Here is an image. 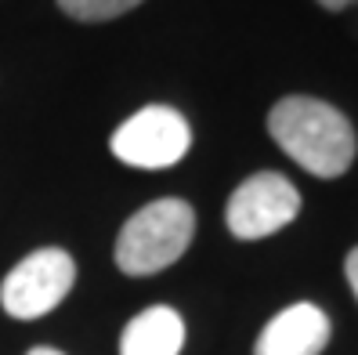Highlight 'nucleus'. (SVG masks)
Here are the masks:
<instances>
[{
    "label": "nucleus",
    "instance_id": "nucleus-1",
    "mask_svg": "<svg viewBox=\"0 0 358 355\" xmlns=\"http://www.w3.org/2000/svg\"><path fill=\"white\" fill-rule=\"evenodd\" d=\"M268 134L293 163H301L315 178H341L358 149L351 120L329 102L308 95L275 102L268 113Z\"/></svg>",
    "mask_w": 358,
    "mask_h": 355
},
{
    "label": "nucleus",
    "instance_id": "nucleus-2",
    "mask_svg": "<svg viewBox=\"0 0 358 355\" xmlns=\"http://www.w3.org/2000/svg\"><path fill=\"white\" fill-rule=\"evenodd\" d=\"M196 236V211L178 196L156 200L120 228L116 265L127 276H156L171 268Z\"/></svg>",
    "mask_w": 358,
    "mask_h": 355
},
{
    "label": "nucleus",
    "instance_id": "nucleus-3",
    "mask_svg": "<svg viewBox=\"0 0 358 355\" xmlns=\"http://www.w3.org/2000/svg\"><path fill=\"white\" fill-rule=\"evenodd\" d=\"M76 283V265L66 250L44 246L22 258L0 283V305L15 319H40L66 301Z\"/></svg>",
    "mask_w": 358,
    "mask_h": 355
},
{
    "label": "nucleus",
    "instance_id": "nucleus-4",
    "mask_svg": "<svg viewBox=\"0 0 358 355\" xmlns=\"http://www.w3.org/2000/svg\"><path fill=\"white\" fill-rule=\"evenodd\" d=\"M192 145V127L188 120L171 106H145L127 123H120L109 149L116 160L141 171H163L185 160Z\"/></svg>",
    "mask_w": 358,
    "mask_h": 355
},
{
    "label": "nucleus",
    "instance_id": "nucleus-5",
    "mask_svg": "<svg viewBox=\"0 0 358 355\" xmlns=\"http://www.w3.org/2000/svg\"><path fill=\"white\" fill-rule=\"evenodd\" d=\"M297 214H301V193L293 189L289 178H282L275 171L250 174L239 189L231 193V200L224 207L228 232L236 239L275 236L279 228H286Z\"/></svg>",
    "mask_w": 358,
    "mask_h": 355
},
{
    "label": "nucleus",
    "instance_id": "nucleus-6",
    "mask_svg": "<svg viewBox=\"0 0 358 355\" xmlns=\"http://www.w3.org/2000/svg\"><path fill=\"white\" fill-rule=\"evenodd\" d=\"M329 344V319L319 305H289L271 319L254 344V355H322Z\"/></svg>",
    "mask_w": 358,
    "mask_h": 355
},
{
    "label": "nucleus",
    "instance_id": "nucleus-7",
    "mask_svg": "<svg viewBox=\"0 0 358 355\" xmlns=\"http://www.w3.org/2000/svg\"><path fill=\"white\" fill-rule=\"evenodd\" d=\"M185 344V323L174 308H145L127 323L120 337V355H178Z\"/></svg>",
    "mask_w": 358,
    "mask_h": 355
},
{
    "label": "nucleus",
    "instance_id": "nucleus-8",
    "mask_svg": "<svg viewBox=\"0 0 358 355\" xmlns=\"http://www.w3.org/2000/svg\"><path fill=\"white\" fill-rule=\"evenodd\" d=\"M138 4H145V0H58V8L73 15L76 22H105V18L127 15Z\"/></svg>",
    "mask_w": 358,
    "mask_h": 355
},
{
    "label": "nucleus",
    "instance_id": "nucleus-9",
    "mask_svg": "<svg viewBox=\"0 0 358 355\" xmlns=\"http://www.w3.org/2000/svg\"><path fill=\"white\" fill-rule=\"evenodd\" d=\"M344 272H348V283H351V290H355V298H358V246L348 254V261H344Z\"/></svg>",
    "mask_w": 358,
    "mask_h": 355
},
{
    "label": "nucleus",
    "instance_id": "nucleus-10",
    "mask_svg": "<svg viewBox=\"0 0 358 355\" xmlns=\"http://www.w3.org/2000/svg\"><path fill=\"white\" fill-rule=\"evenodd\" d=\"M319 4H322L326 11H344L348 4H358V0H319Z\"/></svg>",
    "mask_w": 358,
    "mask_h": 355
},
{
    "label": "nucleus",
    "instance_id": "nucleus-11",
    "mask_svg": "<svg viewBox=\"0 0 358 355\" xmlns=\"http://www.w3.org/2000/svg\"><path fill=\"white\" fill-rule=\"evenodd\" d=\"M29 355H62V351H58V348H33Z\"/></svg>",
    "mask_w": 358,
    "mask_h": 355
}]
</instances>
